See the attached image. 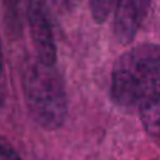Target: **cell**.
I'll return each mask as SVG.
<instances>
[{"instance_id":"cell-1","label":"cell","mask_w":160,"mask_h":160,"mask_svg":"<svg viewBox=\"0 0 160 160\" xmlns=\"http://www.w3.org/2000/svg\"><path fill=\"white\" fill-rule=\"evenodd\" d=\"M160 51L152 42L132 47L115 61L111 73V97L119 108L138 111L160 98Z\"/></svg>"},{"instance_id":"cell-2","label":"cell","mask_w":160,"mask_h":160,"mask_svg":"<svg viewBox=\"0 0 160 160\" xmlns=\"http://www.w3.org/2000/svg\"><path fill=\"white\" fill-rule=\"evenodd\" d=\"M25 107L35 124L47 131L59 129L68 118V94L56 65L42 63L27 56L21 69Z\"/></svg>"},{"instance_id":"cell-3","label":"cell","mask_w":160,"mask_h":160,"mask_svg":"<svg viewBox=\"0 0 160 160\" xmlns=\"http://www.w3.org/2000/svg\"><path fill=\"white\" fill-rule=\"evenodd\" d=\"M35 58L47 65H56L58 49L51 21L49 7L45 0H27L24 10Z\"/></svg>"},{"instance_id":"cell-4","label":"cell","mask_w":160,"mask_h":160,"mask_svg":"<svg viewBox=\"0 0 160 160\" xmlns=\"http://www.w3.org/2000/svg\"><path fill=\"white\" fill-rule=\"evenodd\" d=\"M153 0H115L112 31L121 45H128L135 39L143 25Z\"/></svg>"},{"instance_id":"cell-5","label":"cell","mask_w":160,"mask_h":160,"mask_svg":"<svg viewBox=\"0 0 160 160\" xmlns=\"http://www.w3.org/2000/svg\"><path fill=\"white\" fill-rule=\"evenodd\" d=\"M2 6L4 10L6 27L10 35L18 37L22 32V20H24L25 2L24 0H2Z\"/></svg>"},{"instance_id":"cell-6","label":"cell","mask_w":160,"mask_h":160,"mask_svg":"<svg viewBox=\"0 0 160 160\" xmlns=\"http://www.w3.org/2000/svg\"><path fill=\"white\" fill-rule=\"evenodd\" d=\"M139 117L143 128L149 136L153 139L159 138V119H160V98L152 100V101L143 104L142 107L138 108Z\"/></svg>"},{"instance_id":"cell-7","label":"cell","mask_w":160,"mask_h":160,"mask_svg":"<svg viewBox=\"0 0 160 160\" xmlns=\"http://www.w3.org/2000/svg\"><path fill=\"white\" fill-rule=\"evenodd\" d=\"M115 0H90L91 16L97 22H102L107 20L108 14L114 8Z\"/></svg>"},{"instance_id":"cell-8","label":"cell","mask_w":160,"mask_h":160,"mask_svg":"<svg viewBox=\"0 0 160 160\" xmlns=\"http://www.w3.org/2000/svg\"><path fill=\"white\" fill-rule=\"evenodd\" d=\"M0 160H22L13 145L2 135H0Z\"/></svg>"},{"instance_id":"cell-9","label":"cell","mask_w":160,"mask_h":160,"mask_svg":"<svg viewBox=\"0 0 160 160\" xmlns=\"http://www.w3.org/2000/svg\"><path fill=\"white\" fill-rule=\"evenodd\" d=\"M49 3L61 13H65V11L70 10L73 4V0H49Z\"/></svg>"},{"instance_id":"cell-10","label":"cell","mask_w":160,"mask_h":160,"mask_svg":"<svg viewBox=\"0 0 160 160\" xmlns=\"http://www.w3.org/2000/svg\"><path fill=\"white\" fill-rule=\"evenodd\" d=\"M4 78V56H3L2 49V39H0V82Z\"/></svg>"},{"instance_id":"cell-11","label":"cell","mask_w":160,"mask_h":160,"mask_svg":"<svg viewBox=\"0 0 160 160\" xmlns=\"http://www.w3.org/2000/svg\"><path fill=\"white\" fill-rule=\"evenodd\" d=\"M152 160H159V159H158V158H155V159H152Z\"/></svg>"}]
</instances>
